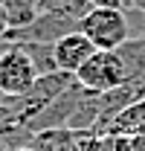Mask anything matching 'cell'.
I'll return each mask as SVG.
<instances>
[{"label":"cell","mask_w":145,"mask_h":151,"mask_svg":"<svg viewBox=\"0 0 145 151\" xmlns=\"http://www.w3.org/2000/svg\"><path fill=\"white\" fill-rule=\"evenodd\" d=\"M78 32L90 38V44L96 50H105V52L122 47L131 38L125 9H119V6H93L78 20Z\"/></svg>","instance_id":"1"},{"label":"cell","mask_w":145,"mask_h":151,"mask_svg":"<svg viewBox=\"0 0 145 151\" xmlns=\"http://www.w3.org/2000/svg\"><path fill=\"white\" fill-rule=\"evenodd\" d=\"M38 81V70L20 44L0 50V96H26Z\"/></svg>","instance_id":"2"},{"label":"cell","mask_w":145,"mask_h":151,"mask_svg":"<svg viewBox=\"0 0 145 151\" xmlns=\"http://www.w3.org/2000/svg\"><path fill=\"white\" fill-rule=\"evenodd\" d=\"M75 81L84 87V90H90V93H105L110 87H116V84H122L128 81L125 76V67H122V61L119 55L110 50H96L78 70H75Z\"/></svg>","instance_id":"3"},{"label":"cell","mask_w":145,"mask_h":151,"mask_svg":"<svg viewBox=\"0 0 145 151\" xmlns=\"http://www.w3.org/2000/svg\"><path fill=\"white\" fill-rule=\"evenodd\" d=\"M78 29V20L61 18V15H38L23 29H9L3 44H58L64 35Z\"/></svg>","instance_id":"4"},{"label":"cell","mask_w":145,"mask_h":151,"mask_svg":"<svg viewBox=\"0 0 145 151\" xmlns=\"http://www.w3.org/2000/svg\"><path fill=\"white\" fill-rule=\"evenodd\" d=\"M139 99H145V76L128 78L122 84H116V87H110L105 93H99V122H96L93 131H105V125H108L116 113H122L125 108H131V105L139 102Z\"/></svg>","instance_id":"5"},{"label":"cell","mask_w":145,"mask_h":151,"mask_svg":"<svg viewBox=\"0 0 145 151\" xmlns=\"http://www.w3.org/2000/svg\"><path fill=\"white\" fill-rule=\"evenodd\" d=\"M52 52H55V67L64 70V73H72V76H75V70L96 52V47L90 44V38H87V35H81V32L75 29V32L64 35L58 44H55Z\"/></svg>","instance_id":"6"},{"label":"cell","mask_w":145,"mask_h":151,"mask_svg":"<svg viewBox=\"0 0 145 151\" xmlns=\"http://www.w3.org/2000/svg\"><path fill=\"white\" fill-rule=\"evenodd\" d=\"M99 134H110V137H139V134H145V99L134 102L122 113H116L105 125V131Z\"/></svg>","instance_id":"7"},{"label":"cell","mask_w":145,"mask_h":151,"mask_svg":"<svg viewBox=\"0 0 145 151\" xmlns=\"http://www.w3.org/2000/svg\"><path fill=\"white\" fill-rule=\"evenodd\" d=\"M41 151H78V131L70 128H47V131L32 134V142Z\"/></svg>","instance_id":"8"},{"label":"cell","mask_w":145,"mask_h":151,"mask_svg":"<svg viewBox=\"0 0 145 151\" xmlns=\"http://www.w3.org/2000/svg\"><path fill=\"white\" fill-rule=\"evenodd\" d=\"M122 67H125L128 78H136V76H145V38H128L122 47L113 50Z\"/></svg>","instance_id":"9"},{"label":"cell","mask_w":145,"mask_h":151,"mask_svg":"<svg viewBox=\"0 0 145 151\" xmlns=\"http://www.w3.org/2000/svg\"><path fill=\"white\" fill-rule=\"evenodd\" d=\"M0 9H3V18H6L9 29H23L26 23H32L41 15L35 0H0Z\"/></svg>","instance_id":"10"},{"label":"cell","mask_w":145,"mask_h":151,"mask_svg":"<svg viewBox=\"0 0 145 151\" xmlns=\"http://www.w3.org/2000/svg\"><path fill=\"white\" fill-rule=\"evenodd\" d=\"M35 3L38 12H44V15H61L70 20H81L93 9L90 0H35Z\"/></svg>","instance_id":"11"},{"label":"cell","mask_w":145,"mask_h":151,"mask_svg":"<svg viewBox=\"0 0 145 151\" xmlns=\"http://www.w3.org/2000/svg\"><path fill=\"white\" fill-rule=\"evenodd\" d=\"M20 47H23L26 55L32 58L38 76H50V73L58 70V67H55V52H52L55 44H20Z\"/></svg>","instance_id":"12"},{"label":"cell","mask_w":145,"mask_h":151,"mask_svg":"<svg viewBox=\"0 0 145 151\" xmlns=\"http://www.w3.org/2000/svg\"><path fill=\"white\" fill-rule=\"evenodd\" d=\"M78 151H113V137L99 131H78Z\"/></svg>","instance_id":"13"},{"label":"cell","mask_w":145,"mask_h":151,"mask_svg":"<svg viewBox=\"0 0 145 151\" xmlns=\"http://www.w3.org/2000/svg\"><path fill=\"white\" fill-rule=\"evenodd\" d=\"M113 151H134V137H113Z\"/></svg>","instance_id":"14"},{"label":"cell","mask_w":145,"mask_h":151,"mask_svg":"<svg viewBox=\"0 0 145 151\" xmlns=\"http://www.w3.org/2000/svg\"><path fill=\"white\" fill-rule=\"evenodd\" d=\"M90 6H119L122 9V0H90Z\"/></svg>","instance_id":"15"},{"label":"cell","mask_w":145,"mask_h":151,"mask_svg":"<svg viewBox=\"0 0 145 151\" xmlns=\"http://www.w3.org/2000/svg\"><path fill=\"white\" fill-rule=\"evenodd\" d=\"M134 151H145V134L134 137Z\"/></svg>","instance_id":"16"},{"label":"cell","mask_w":145,"mask_h":151,"mask_svg":"<svg viewBox=\"0 0 145 151\" xmlns=\"http://www.w3.org/2000/svg\"><path fill=\"white\" fill-rule=\"evenodd\" d=\"M6 32H9V26H6V18H3V9H0V41L6 38Z\"/></svg>","instance_id":"17"},{"label":"cell","mask_w":145,"mask_h":151,"mask_svg":"<svg viewBox=\"0 0 145 151\" xmlns=\"http://www.w3.org/2000/svg\"><path fill=\"white\" fill-rule=\"evenodd\" d=\"M3 151H41V148H35V145H20V148H3Z\"/></svg>","instance_id":"18"}]
</instances>
